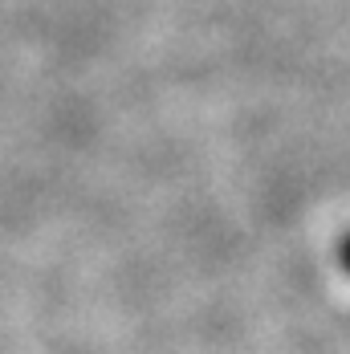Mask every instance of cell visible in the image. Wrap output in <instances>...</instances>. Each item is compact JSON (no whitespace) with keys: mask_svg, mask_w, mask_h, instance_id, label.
I'll return each instance as SVG.
<instances>
[{"mask_svg":"<svg viewBox=\"0 0 350 354\" xmlns=\"http://www.w3.org/2000/svg\"><path fill=\"white\" fill-rule=\"evenodd\" d=\"M347 269H350V245H347Z\"/></svg>","mask_w":350,"mask_h":354,"instance_id":"1","label":"cell"}]
</instances>
